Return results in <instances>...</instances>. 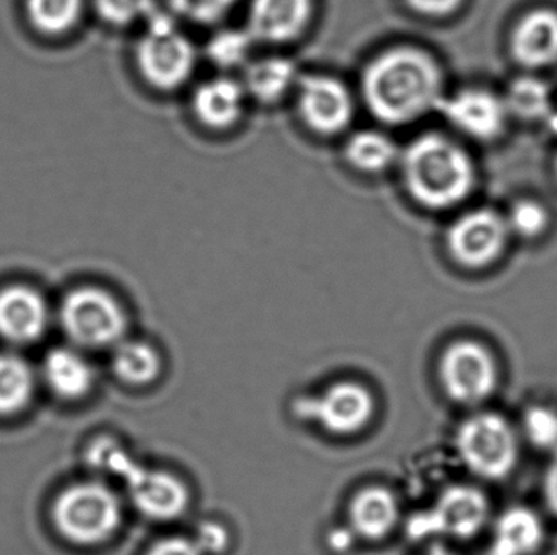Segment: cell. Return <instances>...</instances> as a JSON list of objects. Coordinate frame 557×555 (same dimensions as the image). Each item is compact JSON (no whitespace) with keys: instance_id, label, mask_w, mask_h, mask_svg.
Returning a JSON list of instances; mask_svg holds the SVG:
<instances>
[{"instance_id":"obj_27","label":"cell","mask_w":557,"mask_h":555,"mask_svg":"<svg viewBox=\"0 0 557 555\" xmlns=\"http://www.w3.org/2000/svg\"><path fill=\"white\" fill-rule=\"evenodd\" d=\"M255 42L257 41L247 28H225L209 39L206 55L222 71H234L245 67L251 61Z\"/></svg>"},{"instance_id":"obj_13","label":"cell","mask_w":557,"mask_h":555,"mask_svg":"<svg viewBox=\"0 0 557 555\" xmlns=\"http://www.w3.org/2000/svg\"><path fill=\"white\" fill-rule=\"evenodd\" d=\"M437 110L451 126L476 140L496 139L509 116L504 98L486 90H463L454 97H442Z\"/></svg>"},{"instance_id":"obj_8","label":"cell","mask_w":557,"mask_h":555,"mask_svg":"<svg viewBox=\"0 0 557 555\" xmlns=\"http://www.w3.org/2000/svg\"><path fill=\"white\" fill-rule=\"evenodd\" d=\"M445 394L461 406H478L493 396L499 383V368L490 349L476 341L454 342L438 364Z\"/></svg>"},{"instance_id":"obj_24","label":"cell","mask_w":557,"mask_h":555,"mask_svg":"<svg viewBox=\"0 0 557 555\" xmlns=\"http://www.w3.org/2000/svg\"><path fill=\"white\" fill-rule=\"evenodd\" d=\"M35 388L32 368L18 355L0 354V416H10L28 404Z\"/></svg>"},{"instance_id":"obj_34","label":"cell","mask_w":557,"mask_h":555,"mask_svg":"<svg viewBox=\"0 0 557 555\" xmlns=\"http://www.w3.org/2000/svg\"><path fill=\"white\" fill-rule=\"evenodd\" d=\"M147 555H202L198 543L186 538H166L159 541L156 546L150 547Z\"/></svg>"},{"instance_id":"obj_6","label":"cell","mask_w":557,"mask_h":555,"mask_svg":"<svg viewBox=\"0 0 557 555\" xmlns=\"http://www.w3.org/2000/svg\"><path fill=\"white\" fill-rule=\"evenodd\" d=\"M458 456L468 471L487 481L507 478L519 459V440L510 424L496 413L468 417L458 427Z\"/></svg>"},{"instance_id":"obj_25","label":"cell","mask_w":557,"mask_h":555,"mask_svg":"<svg viewBox=\"0 0 557 555\" xmlns=\"http://www.w3.org/2000/svg\"><path fill=\"white\" fill-rule=\"evenodd\" d=\"M84 0H26L29 22L42 35H64L77 25Z\"/></svg>"},{"instance_id":"obj_31","label":"cell","mask_w":557,"mask_h":555,"mask_svg":"<svg viewBox=\"0 0 557 555\" xmlns=\"http://www.w3.org/2000/svg\"><path fill=\"white\" fill-rule=\"evenodd\" d=\"M169 2L173 12L178 13L183 18L209 25L227 15L237 0H169Z\"/></svg>"},{"instance_id":"obj_12","label":"cell","mask_w":557,"mask_h":555,"mask_svg":"<svg viewBox=\"0 0 557 555\" xmlns=\"http://www.w3.org/2000/svg\"><path fill=\"white\" fill-rule=\"evenodd\" d=\"M509 234L506 218L490 209H478L454 222L447 234V248L461 266L481 269L500 256Z\"/></svg>"},{"instance_id":"obj_5","label":"cell","mask_w":557,"mask_h":555,"mask_svg":"<svg viewBox=\"0 0 557 555\" xmlns=\"http://www.w3.org/2000/svg\"><path fill=\"white\" fill-rule=\"evenodd\" d=\"M123 514L116 494L100 482H82L65 489L54 505V524L65 540L94 546L110 540Z\"/></svg>"},{"instance_id":"obj_33","label":"cell","mask_w":557,"mask_h":555,"mask_svg":"<svg viewBox=\"0 0 557 555\" xmlns=\"http://www.w3.org/2000/svg\"><path fill=\"white\" fill-rule=\"evenodd\" d=\"M409 9L431 18L451 15L460 9L463 0H405Z\"/></svg>"},{"instance_id":"obj_35","label":"cell","mask_w":557,"mask_h":555,"mask_svg":"<svg viewBox=\"0 0 557 555\" xmlns=\"http://www.w3.org/2000/svg\"><path fill=\"white\" fill-rule=\"evenodd\" d=\"M543 494H545L546 505L557 517V450L548 468H546L545 479H543Z\"/></svg>"},{"instance_id":"obj_3","label":"cell","mask_w":557,"mask_h":555,"mask_svg":"<svg viewBox=\"0 0 557 555\" xmlns=\"http://www.w3.org/2000/svg\"><path fill=\"white\" fill-rule=\"evenodd\" d=\"M90 463L120 476L134 505L150 520H175L188 508V489L176 476L144 468L111 440H100L91 446Z\"/></svg>"},{"instance_id":"obj_20","label":"cell","mask_w":557,"mask_h":555,"mask_svg":"<svg viewBox=\"0 0 557 555\" xmlns=\"http://www.w3.org/2000/svg\"><path fill=\"white\" fill-rule=\"evenodd\" d=\"M349 514L357 534L370 541L382 540L398 521V502L386 489H363L350 504Z\"/></svg>"},{"instance_id":"obj_19","label":"cell","mask_w":557,"mask_h":555,"mask_svg":"<svg viewBox=\"0 0 557 555\" xmlns=\"http://www.w3.org/2000/svg\"><path fill=\"white\" fill-rule=\"evenodd\" d=\"M298 77L300 74L290 59L284 55H268L248 62L240 81L247 97L260 103L271 104L294 91Z\"/></svg>"},{"instance_id":"obj_32","label":"cell","mask_w":557,"mask_h":555,"mask_svg":"<svg viewBox=\"0 0 557 555\" xmlns=\"http://www.w3.org/2000/svg\"><path fill=\"white\" fill-rule=\"evenodd\" d=\"M199 550L205 553L219 554L225 551L228 544L227 531L218 524H205L199 528L198 538H196Z\"/></svg>"},{"instance_id":"obj_30","label":"cell","mask_w":557,"mask_h":555,"mask_svg":"<svg viewBox=\"0 0 557 555\" xmlns=\"http://www.w3.org/2000/svg\"><path fill=\"white\" fill-rule=\"evenodd\" d=\"M506 222L512 234L523 238H533L539 237L545 230L548 225V214L539 202L520 201L510 209Z\"/></svg>"},{"instance_id":"obj_29","label":"cell","mask_w":557,"mask_h":555,"mask_svg":"<svg viewBox=\"0 0 557 555\" xmlns=\"http://www.w3.org/2000/svg\"><path fill=\"white\" fill-rule=\"evenodd\" d=\"M523 432L535 449L556 452L557 413L552 407L532 406L523 414Z\"/></svg>"},{"instance_id":"obj_26","label":"cell","mask_w":557,"mask_h":555,"mask_svg":"<svg viewBox=\"0 0 557 555\" xmlns=\"http://www.w3.org/2000/svg\"><path fill=\"white\" fill-rule=\"evenodd\" d=\"M509 114L522 119H540L552 114L548 85L535 77H520L510 85L504 98Z\"/></svg>"},{"instance_id":"obj_36","label":"cell","mask_w":557,"mask_h":555,"mask_svg":"<svg viewBox=\"0 0 557 555\" xmlns=\"http://www.w3.org/2000/svg\"><path fill=\"white\" fill-rule=\"evenodd\" d=\"M425 555H458V554H455L454 551L447 550V547L441 546V544H437V546H432L431 550H429V553Z\"/></svg>"},{"instance_id":"obj_11","label":"cell","mask_w":557,"mask_h":555,"mask_svg":"<svg viewBox=\"0 0 557 555\" xmlns=\"http://www.w3.org/2000/svg\"><path fill=\"white\" fill-rule=\"evenodd\" d=\"M298 413L333 436L349 437L369 426L375 401L366 387L352 381L333 384L320 396L301 401Z\"/></svg>"},{"instance_id":"obj_15","label":"cell","mask_w":557,"mask_h":555,"mask_svg":"<svg viewBox=\"0 0 557 555\" xmlns=\"http://www.w3.org/2000/svg\"><path fill=\"white\" fill-rule=\"evenodd\" d=\"M247 98L240 80L228 75H218L201 81L195 88L191 94V113L208 129H231L244 116Z\"/></svg>"},{"instance_id":"obj_9","label":"cell","mask_w":557,"mask_h":555,"mask_svg":"<svg viewBox=\"0 0 557 555\" xmlns=\"http://www.w3.org/2000/svg\"><path fill=\"white\" fill-rule=\"evenodd\" d=\"M294 94L298 117L318 136L344 133L356 116L352 91L333 75L300 74Z\"/></svg>"},{"instance_id":"obj_22","label":"cell","mask_w":557,"mask_h":555,"mask_svg":"<svg viewBox=\"0 0 557 555\" xmlns=\"http://www.w3.org/2000/svg\"><path fill=\"white\" fill-rule=\"evenodd\" d=\"M401 150L388 134L362 129L350 134L344 146V159L357 172L379 175L398 163Z\"/></svg>"},{"instance_id":"obj_2","label":"cell","mask_w":557,"mask_h":555,"mask_svg":"<svg viewBox=\"0 0 557 555\" xmlns=\"http://www.w3.org/2000/svg\"><path fill=\"white\" fill-rule=\"evenodd\" d=\"M398 165L409 195L435 211L460 204L474 186L470 156L442 134L416 137L399 152Z\"/></svg>"},{"instance_id":"obj_23","label":"cell","mask_w":557,"mask_h":555,"mask_svg":"<svg viewBox=\"0 0 557 555\" xmlns=\"http://www.w3.org/2000/svg\"><path fill=\"white\" fill-rule=\"evenodd\" d=\"M113 370L120 380L133 387H146L160 377L162 358L146 342L121 341L114 345Z\"/></svg>"},{"instance_id":"obj_4","label":"cell","mask_w":557,"mask_h":555,"mask_svg":"<svg viewBox=\"0 0 557 555\" xmlns=\"http://www.w3.org/2000/svg\"><path fill=\"white\" fill-rule=\"evenodd\" d=\"M136 46V67L149 87L173 91L195 74L198 51L175 20L157 12Z\"/></svg>"},{"instance_id":"obj_7","label":"cell","mask_w":557,"mask_h":555,"mask_svg":"<svg viewBox=\"0 0 557 555\" xmlns=\"http://www.w3.org/2000/svg\"><path fill=\"white\" fill-rule=\"evenodd\" d=\"M61 325L81 348L101 349L123 341L127 318L110 292L98 287H81L62 302Z\"/></svg>"},{"instance_id":"obj_18","label":"cell","mask_w":557,"mask_h":555,"mask_svg":"<svg viewBox=\"0 0 557 555\" xmlns=\"http://www.w3.org/2000/svg\"><path fill=\"white\" fill-rule=\"evenodd\" d=\"M543 540L542 518L530 508L512 507L497 518L486 555H533Z\"/></svg>"},{"instance_id":"obj_17","label":"cell","mask_w":557,"mask_h":555,"mask_svg":"<svg viewBox=\"0 0 557 555\" xmlns=\"http://www.w3.org/2000/svg\"><path fill=\"white\" fill-rule=\"evenodd\" d=\"M512 54L529 68L548 67L557 61V12L536 9L527 13L512 33Z\"/></svg>"},{"instance_id":"obj_16","label":"cell","mask_w":557,"mask_h":555,"mask_svg":"<svg viewBox=\"0 0 557 555\" xmlns=\"http://www.w3.org/2000/svg\"><path fill=\"white\" fill-rule=\"evenodd\" d=\"M49 310L36 290L10 286L0 290V336L15 344H28L45 335Z\"/></svg>"},{"instance_id":"obj_21","label":"cell","mask_w":557,"mask_h":555,"mask_svg":"<svg viewBox=\"0 0 557 555\" xmlns=\"http://www.w3.org/2000/svg\"><path fill=\"white\" fill-rule=\"evenodd\" d=\"M45 378L51 390L64 400H81L94 388L91 365L71 349H55L45 361Z\"/></svg>"},{"instance_id":"obj_1","label":"cell","mask_w":557,"mask_h":555,"mask_svg":"<svg viewBox=\"0 0 557 555\" xmlns=\"http://www.w3.org/2000/svg\"><path fill=\"white\" fill-rule=\"evenodd\" d=\"M363 104L380 123L405 126L442 100V71L429 52L395 46L367 62L360 77Z\"/></svg>"},{"instance_id":"obj_10","label":"cell","mask_w":557,"mask_h":555,"mask_svg":"<svg viewBox=\"0 0 557 555\" xmlns=\"http://www.w3.org/2000/svg\"><path fill=\"white\" fill-rule=\"evenodd\" d=\"M490 517V504L480 489L454 485L444 491L431 510L412 518V537H448L470 540L476 537Z\"/></svg>"},{"instance_id":"obj_28","label":"cell","mask_w":557,"mask_h":555,"mask_svg":"<svg viewBox=\"0 0 557 555\" xmlns=\"http://www.w3.org/2000/svg\"><path fill=\"white\" fill-rule=\"evenodd\" d=\"M98 15L113 26H129L134 23L147 22L156 15V0H95Z\"/></svg>"},{"instance_id":"obj_37","label":"cell","mask_w":557,"mask_h":555,"mask_svg":"<svg viewBox=\"0 0 557 555\" xmlns=\"http://www.w3.org/2000/svg\"><path fill=\"white\" fill-rule=\"evenodd\" d=\"M556 172H557V160H556Z\"/></svg>"},{"instance_id":"obj_14","label":"cell","mask_w":557,"mask_h":555,"mask_svg":"<svg viewBox=\"0 0 557 555\" xmlns=\"http://www.w3.org/2000/svg\"><path fill=\"white\" fill-rule=\"evenodd\" d=\"M313 0H251L247 29L255 41L287 45L304 35Z\"/></svg>"}]
</instances>
